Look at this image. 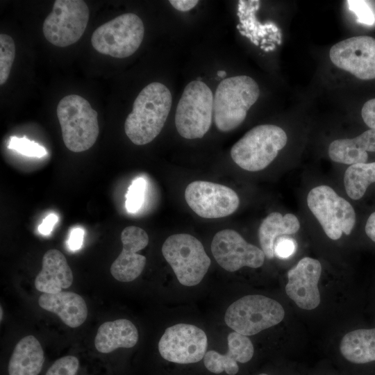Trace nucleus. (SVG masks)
I'll return each mask as SVG.
<instances>
[{"label": "nucleus", "mask_w": 375, "mask_h": 375, "mask_svg": "<svg viewBox=\"0 0 375 375\" xmlns=\"http://www.w3.org/2000/svg\"><path fill=\"white\" fill-rule=\"evenodd\" d=\"M172 94L162 83L153 82L135 98L124 123V131L136 145L153 140L162 129L172 106Z\"/></svg>", "instance_id": "f257e3e1"}, {"label": "nucleus", "mask_w": 375, "mask_h": 375, "mask_svg": "<svg viewBox=\"0 0 375 375\" xmlns=\"http://www.w3.org/2000/svg\"><path fill=\"white\" fill-rule=\"evenodd\" d=\"M259 95L258 85L250 76H235L222 81L213 99V118L217 129L228 132L239 126Z\"/></svg>", "instance_id": "f03ea898"}, {"label": "nucleus", "mask_w": 375, "mask_h": 375, "mask_svg": "<svg viewBox=\"0 0 375 375\" xmlns=\"http://www.w3.org/2000/svg\"><path fill=\"white\" fill-rule=\"evenodd\" d=\"M56 112L69 151L83 152L94 145L99 132L98 114L88 101L77 94L65 96L58 102Z\"/></svg>", "instance_id": "7ed1b4c3"}, {"label": "nucleus", "mask_w": 375, "mask_h": 375, "mask_svg": "<svg viewBox=\"0 0 375 375\" xmlns=\"http://www.w3.org/2000/svg\"><path fill=\"white\" fill-rule=\"evenodd\" d=\"M287 141V135L281 127L273 124L258 125L234 144L231 156L244 170H262L275 159Z\"/></svg>", "instance_id": "20e7f679"}, {"label": "nucleus", "mask_w": 375, "mask_h": 375, "mask_svg": "<svg viewBox=\"0 0 375 375\" xmlns=\"http://www.w3.org/2000/svg\"><path fill=\"white\" fill-rule=\"evenodd\" d=\"M162 253L179 283L185 286L199 284L210 265L203 244L190 234L168 237L162 244Z\"/></svg>", "instance_id": "39448f33"}, {"label": "nucleus", "mask_w": 375, "mask_h": 375, "mask_svg": "<svg viewBox=\"0 0 375 375\" xmlns=\"http://www.w3.org/2000/svg\"><path fill=\"white\" fill-rule=\"evenodd\" d=\"M213 95L201 81H192L185 88L178 103L175 125L185 139L201 138L208 131L213 115Z\"/></svg>", "instance_id": "423d86ee"}, {"label": "nucleus", "mask_w": 375, "mask_h": 375, "mask_svg": "<svg viewBox=\"0 0 375 375\" xmlns=\"http://www.w3.org/2000/svg\"><path fill=\"white\" fill-rule=\"evenodd\" d=\"M284 315V309L278 301L262 295L251 294L230 305L224 320L235 332L247 336L278 324Z\"/></svg>", "instance_id": "0eeeda50"}, {"label": "nucleus", "mask_w": 375, "mask_h": 375, "mask_svg": "<svg viewBox=\"0 0 375 375\" xmlns=\"http://www.w3.org/2000/svg\"><path fill=\"white\" fill-rule=\"evenodd\" d=\"M144 33L142 19L134 13H125L99 26L92 35L91 42L99 53L124 58L138 50Z\"/></svg>", "instance_id": "6e6552de"}, {"label": "nucleus", "mask_w": 375, "mask_h": 375, "mask_svg": "<svg viewBox=\"0 0 375 375\" xmlns=\"http://www.w3.org/2000/svg\"><path fill=\"white\" fill-rule=\"evenodd\" d=\"M307 203L331 240L340 239L342 233L348 235L351 233L356 223L354 209L331 187L319 185L312 188L308 194Z\"/></svg>", "instance_id": "1a4fd4ad"}, {"label": "nucleus", "mask_w": 375, "mask_h": 375, "mask_svg": "<svg viewBox=\"0 0 375 375\" xmlns=\"http://www.w3.org/2000/svg\"><path fill=\"white\" fill-rule=\"evenodd\" d=\"M89 17V8L84 1L56 0L43 22V34L56 47L69 46L83 35Z\"/></svg>", "instance_id": "9d476101"}, {"label": "nucleus", "mask_w": 375, "mask_h": 375, "mask_svg": "<svg viewBox=\"0 0 375 375\" xmlns=\"http://www.w3.org/2000/svg\"><path fill=\"white\" fill-rule=\"evenodd\" d=\"M185 199L189 207L199 217L217 219L233 214L240 199L231 188L210 181H196L188 185Z\"/></svg>", "instance_id": "9b49d317"}, {"label": "nucleus", "mask_w": 375, "mask_h": 375, "mask_svg": "<svg viewBox=\"0 0 375 375\" xmlns=\"http://www.w3.org/2000/svg\"><path fill=\"white\" fill-rule=\"evenodd\" d=\"M208 338L200 328L188 324L168 327L158 342L161 356L167 361L189 364L203 358Z\"/></svg>", "instance_id": "f8f14e48"}, {"label": "nucleus", "mask_w": 375, "mask_h": 375, "mask_svg": "<svg viewBox=\"0 0 375 375\" xmlns=\"http://www.w3.org/2000/svg\"><path fill=\"white\" fill-rule=\"evenodd\" d=\"M211 251L217 262L228 272H235L245 266L258 268L265 257L262 249L248 243L232 229L222 230L215 235Z\"/></svg>", "instance_id": "ddd939ff"}, {"label": "nucleus", "mask_w": 375, "mask_h": 375, "mask_svg": "<svg viewBox=\"0 0 375 375\" xmlns=\"http://www.w3.org/2000/svg\"><path fill=\"white\" fill-rule=\"evenodd\" d=\"M329 57L338 67L361 80L375 78V39L360 35L335 44Z\"/></svg>", "instance_id": "4468645a"}, {"label": "nucleus", "mask_w": 375, "mask_h": 375, "mask_svg": "<svg viewBox=\"0 0 375 375\" xmlns=\"http://www.w3.org/2000/svg\"><path fill=\"white\" fill-rule=\"evenodd\" d=\"M322 273L319 260L309 257L300 260L288 272V296L301 308L312 310L320 303L317 284Z\"/></svg>", "instance_id": "2eb2a0df"}, {"label": "nucleus", "mask_w": 375, "mask_h": 375, "mask_svg": "<svg viewBox=\"0 0 375 375\" xmlns=\"http://www.w3.org/2000/svg\"><path fill=\"white\" fill-rule=\"evenodd\" d=\"M121 241L122 251L111 265L110 271L116 280L131 282L141 274L145 266L146 257L137 252L147 246L149 236L142 228L129 226L122 231Z\"/></svg>", "instance_id": "dca6fc26"}, {"label": "nucleus", "mask_w": 375, "mask_h": 375, "mask_svg": "<svg viewBox=\"0 0 375 375\" xmlns=\"http://www.w3.org/2000/svg\"><path fill=\"white\" fill-rule=\"evenodd\" d=\"M228 351L221 354L210 350L203 357L205 367L210 372L220 374L226 372L228 375H235L238 372L237 362L245 363L253 357L254 349L250 339L238 332H231L227 337Z\"/></svg>", "instance_id": "f3484780"}, {"label": "nucleus", "mask_w": 375, "mask_h": 375, "mask_svg": "<svg viewBox=\"0 0 375 375\" xmlns=\"http://www.w3.org/2000/svg\"><path fill=\"white\" fill-rule=\"evenodd\" d=\"M72 282L73 273L65 256L57 249L48 250L35 279V288L43 293L56 294L69 288Z\"/></svg>", "instance_id": "a211bd4d"}, {"label": "nucleus", "mask_w": 375, "mask_h": 375, "mask_svg": "<svg viewBox=\"0 0 375 375\" xmlns=\"http://www.w3.org/2000/svg\"><path fill=\"white\" fill-rule=\"evenodd\" d=\"M38 303L42 308L57 315L64 324L71 328L80 326L88 316L85 300L75 292L44 293L40 295Z\"/></svg>", "instance_id": "6ab92c4d"}, {"label": "nucleus", "mask_w": 375, "mask_h": 375, "mask_svg": "<svg viewBox=\"0 0 375 375\" xmlns=\"http://www.w3.org/2000/svg\"><path fill=\"white\" fill-rule=\"evenodd\" d=\"M138 340L135 326L129 320L119 319L103 323L98 328L94 346L101 353H109L118 348H131Z\"/></svg>", "instance_id": "aec40b11"}, {"label": "nucleus", "mask_w": 375, "mask_h": 375, "mask_svg": "<svg viewBox=\"0 0 375 375\" xmlns=\"http://www.w3.org/2000/svg\"><path fill=\"white\" fill-rule=\"evenodd\" d=\"M367 151L375 152V131L369 129L354 138L339 139L328 147V156L336 162L346 165L366 163Z\"/></svg>", "instance_id": "412c9836"}, {"label": "nucleus", "mask_w": 375, "mask_h": 375, "mask_svg": "<svg viewBox=\"0 0 375 375\" xmlns=\"http://www.w3.org/2000/svg\"><path fill=\"white\" fill-rule=\"evenodd\" d=\"M44 362L42 347L33 335L22 338L16 344L8 364V375H38Z\"/></svg>", "instance_id": "4be33fe9"}, {"label": "nucleus", "mask_w": 375, "mask_h": 375, "mask_svg": "<svg viewBox=\"0 0 375 375\" xmlns=\"http://www.w3.org/2000/svg\"><path fill=\"white\" fill-rule=\"evenodd\" d=\"M300 228V223L293 214L283 215L274 212L268 215L258 228V239L265 256L274 257V247L278 238L296 233Z\"/></svg>", "instance_id": "5701e85b"}, {"label": "nucleus", "mask_w": 375, "mask_h": 375, "mask_svg": "<svg viewBox=\"0 0 375 375\" xmlns=\"http://www.w3.org/2000/svg\"><path fill=\"white\" fill-rule=\"evenodd\" d=\"M340 348L342 356L351 362L375 361V328L358 329L347 333Z\"/></svg>", "instance_id": "b1692460"}, {"label": "nucleus", "mask_w": 375, "mask_h": 375, "mask_svg": "<svg viewBox=\"0 0 375 375\" xmlns=\"http://www.w3.org/2000/svg\"><path fill=\"white\" fill-rule=\"evenodd\" d=\"M375 182V162L350 165L345 171L344 184L347 195L358 200L363 197L368 186Z\"/></svg>", "instance_id": "393cba45"}, {"label": "nucleus", "mask_w": 375, "mask_h": 375, "mask_svg": "<svg viewBox=\"0 0 375 375\" xmlns=\"http://www.w3.org/2000/svg\"><path fill=\"white\" fill-rule=\"evenodd\" d=\"M15 56L13 39L8 35L0 34V85L8 78Z\"/></svg>", "instance_id": "a878e982"}, {"label": "nucleus", "mask_w": 375, "mask_h": 375, "mask_svg": "<svg viewBox=\"0 0 375 375\" xmlns=\"http://www.w3.org/2000/svg\"><path fill=\"white\" fill-rule=\"evenodd\" d=\"M8 147L28 157L42 158L47 154V151L44 147L28 140L26 137H10Z\"/></svg>", "instance_id": "bb28decb"}, {"label": "nucleus", "mask_w": 375, "mask_h": 375, "mask_svg": "<svg viewBox=\"0 0 375 375\" xmlns=\"http://www.w3.org/2000/svg\"><path fill=\"white\" fill-rule=\"evenodd\" d=\"M146 181L138 177L133 181L126 194V208L130 213L138 212L144 202Z\"/></svg>", "instance_id": "cd10ccee"}, {"label": "nucleus", "mask_w": 375, "mask_h": 375, "mask_svg": "<svg viewBox=\"0 0 375 375\" xmlns=\"http://www.w3.org/2000/svg\"><path fill=\"white\" fill-rule=\"evenodd\" d=\"M79 367V360L76 356H66L56 360L44 375H76Z\"/></svg>", "instance_id": "c85d7f7f"}, {"label": "nucleus", "mask_w": 375, "mask_h": 375, "mask_svg": "<svg viewBox=\"0 0 375 375\" xmlns=\"http://www.w3.org/2000/svg\"><path fill=\"white\" fill-rule=\"evenodd\" d=\"M347 2L349 10L356 15L358 22L369 26L374 24L375 15L369 6V1L350 0Z\"/></svg>", "instance_id": "c756f323"}, {"label": "nucleus", "mask_w": 375, "mask_h": 375, "mask_svg": "<svg viewBox=\"0 0 375 375\" xmlns=\"http://www.w3.org/2000/svg\"><path fill=\"white\" fill-rule=\"evenodd\" d=\"M296 248L297 243L294 240L287 236L281 237L274 244V256L281 259H286L295 252Z\"/></svg>", "instance_id": "7c9ffc66"}, {"label": "nucleus", "mask_w": 375, "mask_h": 375, "mask_svg": "<svg viewBox=\"0 0 375 375\" xmlns=\"http://www.w3.org/2000/svg\"><path fill=\"white\" fill-rule=\"evenodd\" d=\"M361 116L370 129L375 131V98L365 103L361 110Z\"/></svg>", "instance_id": "2f4dec72"}, {"label": "nucleus", "mask_w": 375, "mask_h": 375, "mask_svg": "<svg viewBox=\"0 0 375 375\" xmlns=\"http://www.w3.org/2000/svg\"><path fill=\"white\" fill-rule=\"evenodd\" d=\"M84 231L82 228L76 227L71 230L67 244L72 251L79 249L83 244Z\"/></svg>", "instance_id": "473e14b6"}, {"label": "nucleus", "mask_w": 375, "mask_h": 375, "mask_svg": "<svg viewBox=\"0 0 375 375\" xmlns=\"http://www.w3.org/2000/svg\"><path fill=\"white\" fill-rule=\"evenodd\" d=\"M58 217L55 214H49L42 221L38 226L39 232L44 235H48L53 230L54 225L57 223Z\"/></svg>", "instance_id": "72a5a7b5"}, {"label": "nucleus", "mask_w": 375, "mask_h": 375, "mask_svg": "<svg viewBox=\"0 0 375 375\" xmlns=\"http://www.w3.org/2000/svg\"><path fill=\"white\" fill-rule=\"evenodd\" d=\"M170 4L177 10L186 12L192 9L199 3L197 0H170Z\"/></svg>", "instance_id": "f704fd0d"}, {"label": "nucleus", "mask_w": 375, "mask_h": 375, "mask_svg": "<svg viewBox=\"0 0 375 375\" xmlns=\"http://www.w3.org/2000/svg\"><path fill=\"white\" fill-rule=\"evenodd\" d=\"M365 233L375 242V212L372 213L367 220Z\"/></svg>", "instance_id": "c9c22d12"}, {"label": "nucleus", "mask_w": 375, "mask_h": 375, "mask_svg": "<svg viewBox=\"0 0 375 375\" xmlns=\"http://www.w3.org/2000/svg\"><path fill=\"white\" fill-rule=\"evenodd\" d=\"M226 75V72L224 70H219L217 72V76L220 78H224Z\"/></svg>", "instance_id": "e433bc0d"}, {"label": "nucleus", "mask_w": 375, "mask_h": 375, "mask_svg": "<svg viewBox=\"0 0 375 375\" xmlns=\"http://www.w3.org/2000/svg\"><path fill=\"white\" fill-rule=\"evenodd\" d=\"M0 312H1V315H0V317H1V321L2 320V317H3V310H2V307L1 306L0 307Z\"/></svg>", "instance_id": "4c0bfd02"}, {"label": "nucleus", "mask_w": 375, "mask_h": 375, "mask_svg": "<svg viewBox=\"0 0 375 375\" xmlns=\"http://www.w3.org/2000/svg\"><path fill=\"white\" fill-rule=\"evenodd\" d=\"M259 375H267V374H260Z\"/></svg>", "instance_id": "58836bf2"}]
</instances>
